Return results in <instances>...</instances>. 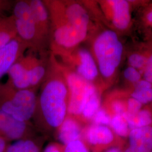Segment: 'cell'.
I'll return each mask as SVG.
<instances>
[{
	"label": "cell",
	"instance_id": "d4e9b609",
	"mask_svg": "<svg viewBox=\"0 0 152 152\" xmlns=\"http://www.w3.org/2000/svg\"><path fill=\"white\" fill-rule=\"evenodd\" d=\"M129 63L131 67L135 69H139L143 67L146 64L147 61L144 56L140 55L134 54L130 56Z\"/></svg>",
	"mask_w": 152,
	"mask_h": 152
},
{
	"label": "cell",
	"instance_id": "e575fe53",
	"mask_svg": "<svg viewBox=\"0 0 152 152\" xmlns=\"http://www.w3.org/2000/svg\"><path fill=\"white\" fill-rule=\"evenodd\" d=\"M9 16H6L5 15H0V28L2 27L9 19Z\"/></svg>",
	"mask_w": 152,
	"mask_h": 152
},
{
	"label": "cell",
	"instance_id": "d6a6232c",
	"mask_svg": "<svg viewBox=\"0 0 152 152\" xmlns=\"http://www.w3.org/2000/svg\"><path fill=\"white\" fill-rule=\"evenodd\" d=\"M144 77L145 81L152 84V72L145 69L144 73Z\"/></svg>",
	"mask_w": 152,
	"mask_h": 152
},
{
	"label": "cell",
	"instance_id": "cb8c5ba5",
	"mask_svg": "<svg viewBox=\"0 0 152 152\" xmlns=\"http://www.w3.org/2000/svg\"><path fill=\"white\" fill-rule=\"evenodd\" d=\"M110 117L103 108L100 109L95 114L91 121L92 124L97 125H105L109 126L110 122Z\"/></svg>",
	"mask_w": 152,
	"mask_h": 152
},
{
	"label": "cell",
	"instance_id": "30bf717a",
	"mask_svg": "<svg viewBox=\"0 0 152 152\" xmlns=\"http://www.w3.org/2000/svg\"><path fill=\"white\" fill-rule=\"evenodd\" d=\"M37 133L31 122L16 120L0 109V137L11 142L37 136Z\"/></svg>",
	"mask_w": 152,
	"mask_h": 152
},
{
	"label": "cell",
	"instance_id": "4fadbf2b",
	"mask_svg": "<svg viewBox=\"0 0 152 152\" xmlns=\"http://www.w3.org/2000/svg\"><path fill=\"white\" fill-rule=\"evenodd\" d=\"M83 123L74 117L68 115L65 121L55 133L56 139L63 145L77 140H82Z\"/></svg>",
	"mask_w": 152,
	"mask_h": 152
},
{
	"label": "cell",
	"instance_id": "d590c367",
	"mask_svg": "<svg viewBox=\"0 0 152 152\" xmlns=\"http://www.w3.org/2000/svg\"><path fill=\"white\" fill-rule=\"evenodd\" d=\"M147 20H148V22L152 24V10L148 14V15H147Z\"/></svg>",
	"mask_w": 152,
	"mask_h": 152
},
{
	"label": "cell",
	"instance_id": "f1b7e54d",
	"mask_svg": "<svg viewBox=\"0 0 152 152\" xmlns=\"http://www.w3.org/2000/svg\"><path fill=\"white\" fill-rule=\"evenodd\" d=\"M14 1L10 0H0V15H4L6 11L12 10Z\"/></svg>",
	"mask_w": 152,
	"mask_h": 152
},
{
	"label": "cell",
	"instance_id": "8d00e7d4",
	"mask_svg": "<svg viewBox=\"0 0 152 152\" xmlns=\"http://www.w3.org/2000/svg\"></svg>",
	"mask_w": 152,
	"mask_h": 152
},
{
	"label": "cell",
	"instance_id": "603a6c76",
	"mask_svg": "<svg viewBox=\"0 0 152 152\" xmlns=\"http://www.w3.org/2000/svg\"><path fill=\"white\" fill-rule=\"evenodd\" d=\"M64 152H90V149L82 140H77L64 145Z\"/></svg>",
	"mask_w": 152,
	"mask_h": 152
},
{
	"label": "cell",
	"instance_id": "6da1fadb",
	"mask_svg": "<svg viewBox=\"0 0 152 152\" xmlns=\"http://www.w3.org/2000/svg\"><path fill=\"white\" fill-rule=\"evenodd\" d=\"M51 21L49 50L58 59L70 54L86 38L90 16L81 2L44 0Z\"/></svg>",
	"mask_w": 152,
	"mask_h": 152
},
{
	"label": "cell",
	"instance_id": "7a4b0ae2",
	"mask_svg": "<svg viewBox=\"0 0 152 152\" xmlns=\"http://www.w3.org/2000/svg\"><path fill=\"white\" fill-rule=\"evenodd\" d=\"M69 89L60 63L51 53L49 70L38 90L32 120L42 136H54L68 114Z\"/></svg>",
	"mask_w": 152,
	"mask_h": 152
},
{
	"label": "cell",
	"instance_id": "8992f818",
	"mask_svg": "<svg viewBox=\"0 0 152 152\" xmlns=\"http://www.w3.org/2000/svg\"><path fill=\"white\" fill-rule=\"evenodd\" d=\"M17 36L27 46L28 50L35 52L49 50V44L42 37L34 19L29 0L14 1L12 9Z\"/></svg>",
	"mask_w": 152,
	"mask_h": 152
},
{
	"label": "cell",
	"instance_id": "1f68e13d",
	"mask_svg": "<svg viewBox=\"0 0 152 152\" xmlns=\"http://www.w3.org/2000/svg\"><path fill=\"white\" fill-rule=\"evenodd\" d=\"M10 144V142L0 137V152H6V151Z\"/></svg>",
	"mask_w": 152,
	"mask_h": 152
},
{
	"label": "cell",
	"instance_id": "d6986e66",
	"mask_svg": "<svg viewBox=\"0 0 152 152\" xmlns=\"http://www.w3.org/2000/svg\"><path fill=\"white\" fill-rule=\"evenodd\" d=\"M100 97L98 91H96L91 95L83 109L81 116L83 122L91 121L95 114L100 109Z\"/></svg>",
	"mask_w": 152,
	"mask_h": 152
},
{
	"label": "cell",
	"instance_id": "7402d4cb",
	"mask_svg": "<svg viewBox=\"0 0 152 152\" xmlns=\"http://www.w3.org/2000/svg\"><path fill=\"white\" fill-rule=\"evenodd\" d=\"M104 110L108 115L110 113V112H111L112 114H113V115H120L124 116L127 111V105H126L125 103L122 100L116 99V100H112L109 103L108 109Z\"/></svg>",
	"mask_w": 152,
	"mask_h": 152
},
{
	"label": "cell",
	"instance_id": "83f0119b",
	"mask_svg": "<svg viewBox=\"0 0 152 152\" xmlns=\"http://www.w3.org/2000/svg\"><path fill=\"white\" fill-rule=\"evenodd\" d=\"M42 152H64V145L59 142H51Z\"/></svg>",
	"mask_w": 152,
	"mask_h": 152
},
{
	"label": "cell",
	"instance_id": "3957f363",
	"mask_svg": "<svg viewBox=\"0 0 152 152\" xmlns=\"http://www.w3.org/2000/svg\"><path fill=\"white\" fill-rule=\"evenodd\" d=\"M50 51L35 52L28 50L12 65L7 81L19 90L39 89L46 76L50 63Z\"/></svg>",
	"mask_w": 152,
	"mask_h": 152
},
{
	"label": "cell",
	"instance_id": "836d02e7",
	"mask_svg": "<svg viewBox=\"0 0 152 152\" xmlns=\"http://www.w3.org/2000/svg\"><path fill=\"white\" fill-rule=\"evenodd\" d=\"M145 69L152 72V55L147 60Z\"/></svg>",
	"mask_w": 152,
	"mask_h": 152
},
{
	"label": "cell",
	"instance_id": "9a60e30c",
	"mask_svg": "<svg viewBox=\"0 0 152 152\" xmlns=\"http://www.w3.org/2000/svg\"><path fill=\"white\" fill-rule=\"evenodd\" d=\"M112 10V22L119 29H125L130 22L129 3L125 0H112L107 2Z\"/></svg>",
	"mask_w": 152,
	"mask_h": 152
},
{
	"label": "cell",
	"instance_id": "5b68a950",
	"mask_svg": "<svg viewBox=\"0 0 152 152\" xmlns=\"http://www.w3.org/2000/svg\"><path fill=\"white\" fill-rule=\"evenodd\" d=\"M92 49L99 72L105 78H110L120 64L123 51L117 34L111 30L100 33L94 39Z\"/></svg>",
	"mask_w": 152,
	"mask_h": 152
},
{
	"label": "cell",
	"instance_id": "5bb4252c",
	"mask_svg": "<svg viewBox=\"0 0 152 152\" xmlns=\"http://www.w3.org/2000/svg\"><path fill=\"white\" fill-rule=\"evenodd\" d=\"M29 4L38 30L50 46L51 21L48 9L44 0H29Z\"/></svg>",
	"mask_w": 152,
	"mask_h": 152
},
{
	"label": "cell",
	"instance_id": "2e32d148",
	"mask_svg": "<svg viewBox=\"0 0 152 152\" xmlns=\"http://www.w3.org/2000/svg\"><path fill=\"white\" fill-rule=\"evenodd\" d=\"M44 137L37 135L14 141L9 145L6 152H42Z\"/></svg>",
	"mask_w": 152,
	"mask_h": 152
},
{
	"label": "cell",
	"instance_id": "277c9868",
	"mask_svg": "<svg viewBox=\"0 0 152 152\" xmlns=\"http://www.w3.org/2000/svg\"><path fill=\"white\" fill-rule=\"evenodd\" d=\"M38 90H19L7 82L0 83V109L16 120L31 122Z\"/></svg>",
	"mask_w": 152,
	"mask_h": 152
},
{
	"label": "cell",
	"instance_id": "484cf974",
	"mask_svg": "<svg viewBox=\"0 0 152 152\" xmlns=\"http://www.w3.org/2000/svg\"><path fill=\"white\" fill-rule=\"evenodd\" d=\"M124 76L127 80L133 83H137L139 81L141 78V75L139 72L131 66L125 69Z\"/></svg>",
	"mask_w": 152,
	"mask_h": 152
},
{
	"label": "cell",
	"instance_id": "4316f807",
	"mask_svg": "<svg viewBox=\"0 0 152 152\" xmlns=\"http://www.w3.org/2000/svg\"><path fill=\"white\" fill-rule=\"evenodd\" d=\"M126 112L130 114H135L141 110L142 104L135 99L131 98L128 100L127 103Z\"/></svg>",
	"mask_w": 152,
	"mask_h": 152
},
{
	"label": "cell",
	"instance_id": "44dd1931",
	"mask_svg": "<svg viewBox=\"0 0 152 152\" xmlns=\"http://www.w3.org/2000/svg\"><path fill=\"white\" fill-rule=\"evenodd\" d=\"M131 96L142 104L151 103L152 102V88L135 89Z\"/></svg>",
	"mask_w": 152,
	"mask_h": 152
},
{
	"label": "cell",
	"instance_id": "ba28073f",
	"mask_svg": "<svg viewBox=\"0 0 152 152\" xmlns=\"http://www.w3.org/2000/svg\"><path fill=\"white\" fill-rule=\"evenodd\" d=\"M56 59L92 85V82L98 77V66L91 53L86 49L78 47L70 54L61 59Z\"/></svg>",
	"mask_w": 152,
	"mask_h": 152
},
{
	"label": "cell",
	"instance_id": "f546056e",
	"mask_svg": "<svg viewBox=\"0 0 152 152\" xmlns=\"http://www.w3.org/2000/svg\"><path fill=\"white\" fill-rule=\"evenodd\" d=\"M149 88H152V84L145 80H141L136 83L135 89Z\"/></svg>",
	"mask_w": 152,
	"mask_h": 152
},
{
	"label": "cell",
	"instance_id": "9c48e42d",
	"mask_svg": "<svg viewBox=\"0 0 152 152\" xmlns=\"http://www.w3.org/2000/svg\"><path fill=\"white\" fill-rule=\"evenodd\" d=\"M82 140L91 152H100L109 147L120 144V137L117 136L109 126L91 124L85 126Z\"/></svg>",
	"mask_w": 152,
	"mask_h": 152
},
{
	"label": "cell",
	"instance_id": "8fae6325",
	"mask_svg": "<svg viewBox=\"0 0 152 152\" xmlns=\"http://www.w3.org/2000/svg\"><path fill=\"white\" fill-rule=\"evenodd\" d=\"M27 50V45L18 37L0 49V79L7 74L12 65Z\"/></svg>",
	"mask_w": 152,
	"mask_h": 152
},
{
	"label": "cell",
	"instance_id": "ffe728a7",
	"mask_svg": "<svg viewBox=\"0 0 152 152\" xmlns=\"http://www.w3.org/2000/svg\"><path fill=\"white\" fill-rule=\"evenodd\" d=\"M110 128L120 138H127L130 129L124 116L114 115L111 117Z\"/></svg>",
	"mask_w": 152,
	"mask_h": 152
},
{
	"label": "cell",
	"instance_id": "e0dca14e",
	"mask_svg": "<svg viewBox=\"0 0 152 152\" xmlns=\"http://www.w3.org/2000/svg\"><path fill=\"white\" fill-rule=\"evenodd\" d=\"M124 117L131 130L151 126L152 113L148 109H142L135 114L126 112Z\"/></svg>",
	"mask_w": 152,
	"mask_h": 152
},
{
	"label": "cell",
	"instance_id": "ac0fdd59",
	"mask_svg": "<svg viewBox=\"0 0 152 152\" xmlns=\"http://www.w3.org/2000/svg\"><path fill=\"white\" fill-rule=\"evenodd\" d=\"M17 37L14 18L11 15L5 24L0 28V49L4 48Z\"/></svg>",
	"mask_w": 152,
	"mask_h": 152
},
{
	"label": "cell",
	"instance_id": "4dcf8cb0",
	"mask_svg": "<svg viewBox=\"0 0 152 152\" xmlns=\"http://www.w3.org/2000/svg\"><path fill=\"white\" fill-rule=\"evenodd\" d=\"M100 152H124V150L121 145H115L108 147Z\"/></svg>",
	"mask_w": 152,
	"mask_h": 152
},
{
	"label": "cell",
	"instance_id": "7c38bea8",
	"mask_svg": "<svg viewBox=\"0 0 152 152\" xmlns=\"http://www.w3.org/2000/svg\"><path fill=\"white\" fill-rule=\"evenodd\" d=\"M124 152H151L152 126L131 130Z\"/></svg>",
	"mask_w": 152,
	"mask_h": 152
},
{
	"label": "cell",
	"instance_id": "52a82bcc",
	"mask_svg": "<svg viewBox=\"0 0 152 152\" xmlns=\"http://www.w3.org/2000/svg\"><path fill=\"white\" fill-rule=\"evenodd\" d=\"M60 64L66 77L69 89L68 115L83 122L81 116L83 109L91 95L97 91V89L94 85L84 80L69 68L61 63Z\"/></svg>",
	"mask_w": 152,
	"mask_h": 152
}]
</instances>
